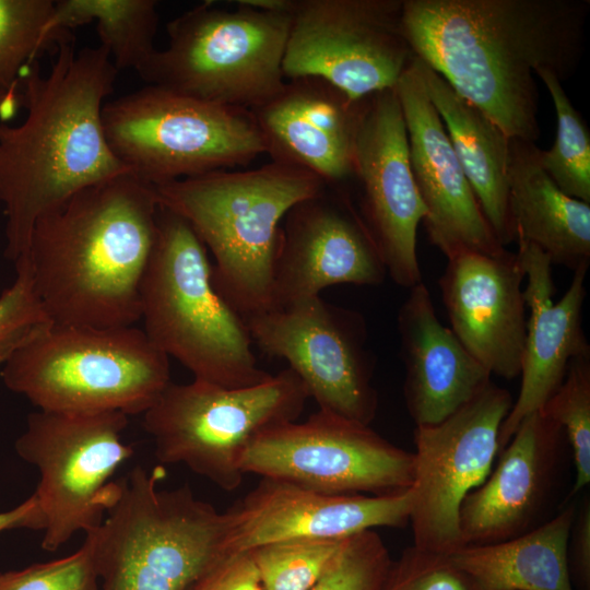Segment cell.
I'll use <instances>...</instances> for the list:
<instances>
[{
    "label": "cell",
    "instance_id": "6da1fadb",
    "mask_svg": "<svg viewBox=\"0 0 590 590\" xmlns=\"http://www.w3.org/2000/svg\"><path fill=\"white\" fill-rule=\"evenodd\" d=\"M590 0H404L413 55L509 138L535 142L538 70L569 79L583 57Z\"/></svg>",
    "mask_w": 590,
    "mask_h": 590
},
{
    "label": "cell",
    "instance_id": "7a4b0ae2",
    "mask_svg": "<svg viewBox=\"0 0 590 590\" xmlns=\"http://www.w3.org/2000/svg\"><path fill=\"white\" fill-rule=\"evenodd\" d=\"M103 46L76 50L72 36L55 48L47 73L38 62L20 82L25 118L0 122V203L4 256L27 251L36 221L78 191L129 173L111 152L102 109L118 75Z\"/></svg>",
    "mask_w": 590,
    "mask_h": 590
},
{
    "label": "cell",
    "instance_id": "3957f363",
    "mask_svg": "<svg viewBox=\"0 0 590 590\" xmlns=\"http://www.w3.org/2000/svg\"><path fill=\"white\" fill-rule=\"evenodd\" d=\"M158 208L154 187L127 173L78 191L36 221L22 258L52 322L140 321Z\"/></svg>",
    "mask_w": 590,
    "mask_h": 590
},
{
    "label": "cell",
    "instance_id": "277c9868",
    "mask_svg": "<svg viewBox=\"0 0 590 590\" xmlns=\"http://www.w3.org/2000/svg\"><path fill=\"white\" fill-rule=\"evenodd\" d=\"M326 186L306 169L272 161L251 170H215L154 189L160 204L182 216L211 252L216 292L246 320L272 309L284 215Z\"/></svg>",
    "mask_w": 590,
    "mask_h": 590
},
{
    "label": "cell",
    "instance_id": "5b68a950",
    "mask_svg": "<svg viewBox=\"0 0 590 590\" xmlns=\"http://www.w3.org/2000/svg\"><path fill=\"white\" fill-rule=\"evenodd\" d=\"M140 320L151 343L196 380L243 388L272 376L258 366L245 320L216 292L205 246L182 216L161 204Z\"/></svg>",
    "mask_w": 590,
    "mask_h": 590
},
{
    "label": "cell",
    "instance_id": "8992f818",
    "mask_svg": "<svg viewBox=\"0 0 590 590\" xmlns=\"http://www.w3.org/2000/svg\"><path fill=\"white\" fill-rule=\"evenodd\" d=\"M0 376L40 411L143 414L170 382L169 358L135 326L50 322L4 361Z\"/></svg>",
    "mask_w": 590,
    "mask_h": 590
},
{
    "label": "cell",
    "instance_id": "52a82bcc",
    "mask_svg": "<svg viewBox=\"0 0 590 590\" xmlns=\"http://www.w3.org/2000/svg\"><path fill=\"white\" fill-rule=\"evenodd\" d=\"M163 467H134L91 532L102 590H186L225 555L227 517L189 487L160 489ZM90 532V531H88Z\"/></svg>",
    "mask_w": 590,
    "mask_h": 590
},
{
    "label": "cell",
    "instance_id": "ba28073f",
    "mask_svg": "<svg viewBox=\"0 0 590 590\" xmlns=\"http://www.w3.org/2000/svg\"><path fill=\"white\" fill-rule=\"evenodd\" d=\"M205 1L166 25L168 44L137 72L156 85L206 103L253 110L283 87L291 13L235 1Z\"/></svg>",
    "mask_w": 590,
    "mask_h": 590
},
{
    "label": "cell",
    "instance_id": "9c48e42d",
    "mask_svg": "<svg viewBox=\"0 0 590 590\" xmlns=\"http://www.w3.org/2000/svg\"><path fill=\"white\" fill-rule=\"evenodd\" d=\"M102 120L114 155L152 187L244 166L267 153L251 110L156 85L105 102Z\"/></svg>",
    "mask_w": 590,
    "mask_h": 590
},
{
    "label": "cell",
    "instance_id": "30bf717a",
    "mask_svg": "<svg viewBox=\"0 0 590 590\" xmlns=\"http://www.w3.org/2000/svg\"><path fill=\"white\" fill-rule=\"evenodd\" d=\"M309 399L299 377L286 368L249 387L226 388L196 380L164 389L143 413L163 464H184L221 489L243 482L241 457L263 430L298 418Z\"/></svg>",
    "mask_w": 590,
    "mask_h": 590
},
{
    "label": "cell",
    "instance_id": "8fae6325",
    "mask_svg": "<svg viewBox=\"0 0 590 590\" xmlns=\"http://www.w3.org/2000/svg\"><path fill=\"white\" fill-rule=\"evenodd\" d=\"M128 415L117 411H36L15 440L16 453L39 472L33 493L43 523L42 547L54 552L104 520L116 497L115 471L133 455L122 441Z\"/></svg>",
    "mask_w": 590,
    "mask_h": 590
},
{
    "label": "cell",
    "instance_id": "7c38bea8",
    "mask_svg": "<svg viewBox=\"0 0 590 590\" xmlns=\"http://www.w3.org/2000/svg\"><path fill=\"white\" fill-rule=\"evenodd\" d=\"M240 469L326 494L389 495L411 488L414 457L369 425L319 410L260 433Z\"/></svg>",
    "mask_w": 590,
    "mask_h": 590
},
{
    "label": "cell",
    "instance_id": "4fadbf2b",
    "mask_svg": "<svg viewBox=\"0 0 590 590\" xmlns=\"http://www.w3.org/2000/svg\"><path fill=\"white\" fill-rule=\"evenodd\" d=\"M404 0H295L284 78L318 76L354 101L394 88L414 55Z\"/></svg>",
    "mask_w": 590,
    "mask_h": 590
},
{
    "label": "cell",
    "instance_id": "5bb4252c",
    "mask_svg": "<svg viewBox=\"0 0 590 590\" xmlns=\"http://www.w3.org/2000/svg\"><path fill=\"white\" fill-rule=\"evenodd\" d=\"M512 403L509 391L491 381L444 421L415 426L409 518L413 546L447 555L463 547L461 505L491 473Z\"/></svg>",
    "mask_w": 590,
    "mask_h": 590
},
{
    "label": "cell",
    "instance_id": "9a60e30c",
    "mask_svg": "<svg viewBox=\"0 0 590 590\" xmlns=\"http://www.w3.org/2000/svg\"><path fill=\"white\" fill-rule=\"evenodd\" d=\"M252 344L287 361L319 410L370 425L378 409L365 319L320 296L245 320Z\"/></svg>",
    "mask_w": 590,
    "mask_h": 590
},
{
    "label": "cell",
    "instance_id": "2e32d148",
    "mask_svg": "<svg viewBox=\"0 0 590 590\" xmlns=\"http://www.w3.org/2000/svg\"><path fill=\"white\" fill-rule=\"evenodd\" d=\"M358 214L399 286L422 282L417 228L426 211L410 164L405 122L396 88L365 98L356 132L353 176Z\"/></svg>",
    "mask_w": 590,
    "mask_h": 590
},
{
    "label": "cell",
    "instance_id": "e0dca14e",
    "mask_svg": "<svg viewBox=\"0 0 590 590\" xmlns=\"http://www.w3.org/2000/svg\"><path fill=\"white\" fill-rule=\"evenodd\" d=\"M387 270L350 194L326 186L294 204L281 223L272 309L320 296L337 284L379 285Z\"/></svg>",
    "mask_w": 590,
    "mask_h": 590
},
{
    "label": "cell",
    "instance_id": "ac0fdd59",
    "mask_svg": "<svg viewBox=\"0 0 590 590\" xmlns=\"http://www.w3.org/2000/svg\"><path fill=\"white\" fill-rule=\"evenodd\" d=\"M496 468L464 498L459 514L463 547L527 533L552 515L570 448L564 430L538 411L499 452Z\"/></svg>",
    "mask_w": 590,
    "mask_h": 590
},
{
    "label": "cell",
    "instance_id": "d6986e66",
    "mask_svg": "<svg viewBox=\"0 0 590 590\" xmlns=\"http://www.w3.org/2000/svg\"><path fill=\"white\" fill-rule=\"evenodd\" d=\"M411 489L389 495L326 494L287 482L261 481L225 511V554L284 540H339L409 523Z\"/></svg>",
    "mask_w": 590,
    "mask_h": 590
},
{
    "label": "cell",
    "instance_id": "ffe728a7",
    "mask_svg": "<svg viewBox=\"0 0 590 590\" xmlns=\"http://www.w3.org/2000/svg\"><path fill=\"white\" fill-rule=\"evenodd\" d=\"M396 92L405 122L413 177L425 206L429 241L446 257L462 252L500 255L506 248L492 231L428 98L415 59Z\"/></svg>",
    "mask_w": 590,
    "mask_h": 590
},
{
    "label": "cell",
    "instance_id": "44dd1931",
    "mask_svg": "<svg viewBox=\"0 0 590 590\" xmlns=\"http://www.w3.org/2000/svg\"><path fill=\"white\" fill-rule=\"evenodd\" d=\"M517 253L462 252L448 258L439 279L451 331L491 375H520L527 332Z\"/></svg>",
    "mask_w": 590,
    "mask_h": 590
},
{
    "label": "cell",
    "instance_id": "7402d4cb",
    "mask_svg": "<svg viewBox=\"0 0 590 590\" xmlns=\"http://www.w3.org/2000/svg\"><path fill=\"white\" fill-rule=\"evenodd\" d=\"M517 256L528 278L523 291L530 315L527 320L519 394L499 430V452L519 424L540 411L562 384L569 364L576 357L590 354L582 329V306L587 296L586 279L589 264L574 270L568 290L553 302L552 262L536 246L517 241Z\"/></svg>",
    "mask_w": 590,
    "mask_h": 590
},
{
    "label": "cell",
    "instance_id": "603a6c76",
    "mask_svg": "<svg viewBox=\"0 0 590 590\" xmlns=\"http://www.w3.org/2000/svg\"><path fill=\"white\" fill-rule=\"evenodd\" d=\"M365 98L354 101L321 78L299 76L251 111L272 161L306 169L328 186H342L353 176Z\"/></svg>",
    "mask_w": 590,
    "mask_h": 590
},
{
    "label": "cell",
    "instance_id": "cb8c5ba5",
    "mask_svg": "<svg viewBox=\"0 0 590 590\" xmlns=\"http://www.w3.org/2000/svg\"><path fill=\"white\" fill-rule=\"evenodd\" d=\"M398 331L403 396L415 426L444 421L491 382L489 371L439 321L423 282L410 288L398 314Z\"/></svg>",
    "mask_w": 590,
    "mask_h": 590
},
{
    "label": "cell",
    "instance_id": "d4e9b609",
    "mask_svg": "<svg viewBox=\"0 0 590 590\" xmlns=\"http://www.w3.org/2000/svg\"><path fill=\"white\" fill-rule=\"evenodd\" d=\"M414 59L477 202L497 240L506 248L516 241L509 208L511 138L437 72L415 56Z\"/></svg>",
    "mask_w": 590,
    "mask_h": 590
},
{
    "label": "cell",
    "instance_id": "484cf974",
    "mask_svg": "<svg viewBox=\"0 0 590 590\" xmlns=\"http://www.w3.org/2000/svg\"><path fill=\"white\" fill-rule=\"evenodd\" d=\"M534 142L511 139L509 208L516 243L536 246L573 271L590 262V203L564 193L545 173Z\"/></svg>",
    "mask_w": 590,
    "mask_h": 590
},
{
    "label": "cell",
    "instance_id": "4316f807",
    "mask_svg": "<svg viewBox=\"0 0 590 590\" xmlns=\"http://www.w3.org/2000/svg\"><path fill=\"white\" fill-rule=\"evenodd\" d=\"M577 502L567 500L547 521L514 539L468 545L450 554L483 590H574L568 540Z\"/></svg>",
    "mask_w": 590,
    "mask_h": 590
},
{
    "label": "cell",
    "instance_id": "83f0119b",
    "mask_svg": "<svg viewBox=\"0 0 590 590\" xmlns=\"http://www.w3.org/2000/svg\"><path fill=\"white\" fill-rule=\"evenodd\" d=\"M90 23H95L99 45L108 50L118 70L138 72L156 51L155 0H54L47 32L62 36Z\"/></svg>",
    "mask_w": 590,
    "mask_h": 590
},
{
    "label": "cell",
    "instance_id": "f1b7e54d",
    "mask_svg": "<svg viewBox=\"0 0 590 590\" xmlns=\"http://www.w3.org/2000/svg\"><path fill=\"white\" fill-rule=\"evenodd\" d=\"M535 75L548 91L557 123L553 146L539 151L540 164L564 193L590 203L589 128L554 73L538 70Z\"/></svg>",
    "mask_w": 590,
    "mask_h": 590
},
{
    "label": "cell",
    "instance_id": "f546056e",
    "mask_svg": "<svg viewBox=\"0 0 590 590\" xmlns=\"http://www.w3.org/2000/svg\"><path fill=\"white\" fill-rule=\"evenodd\" d=\"M52 10L54 0H0V92L19 87L45 49L71 36L48 34Z\"/></svg>",
    "mask_w": 590,
    "mask_h": 590
},
{
    "label": "cell",
    "instance_id": "4dcf8cb0",
    "mask_svg": "<svg viewBox=\"0 0 590 590\" xmlns=\"http://www.w3.org/2000/svg\"><path fill=\"white\" fill-rule=\"evenodd\" d=\"M565 433L575 467L567 499L590 483V354L576 357L555 392L540 410Z\"/></svg>",
    "mask_w": 590,
    "mask_h": 590
},
{
    "label": "cell",
    "instance_id": "1f68e13d",
    "mask_svg": "<svg viewBox=\"0 0 590 590\" xmlns=\"http://www.w3.org/2000/svg\"><path fill=\"white\" fill-rule=\"evenodd\" d=\"M345 539L284 540L248 552L257 565L266 590H309Z\"/></svg>",
    "mask_w": 590,
    "mask_h": 590
},
{
    "label": "cell",
    "instance_id": "d6a6232c",
    "mask_svg": "<svg viewBox=\"0 0 590 590\" xmlns=\"http://www.w3.org/2000/svg\"><path fill=\"white\" fill-rule=\"evenodd\" d=\"M391 563L381 538L367 530L344 540L309 590H381Z\"/></svg>",
    "mask_w": 590,
    "mask_h": 590
},
{
    "label": "cell",
    "instance_id": "836d02e7",
    "mask_svg": "<svg viewBox=\"0 0 590 590\" xmlns=\"http://www.w3.org/2000/svg\"><path fill=\"white\" fill-rule=\"evenodd\" d=\"M98 579L95 541L90 531L81 547L69 556L0 571V590H97Z\"/></svg>",
    "mask_w": 590,
    "mask_h": 590
},
{
    "label": "cell",
    "instance_id": "e575fe53",
    "mask_svg": "<svg viewBox=\"0 0 590 590\" xmlns=\"http://www.w3.org/2000/svg\"><path fill=\"white\" fill-rule=\"evenodd\" d=\"M16 276L0 294V363L26 339L50 323L25 259L14 263Z\"/></svg>",
    "mask_w": 590,
    "mask_h": 590
},
{
    "label": "cell",
    "instance_id": "d590c367",
    "mask_svg": "<svg viewBox=\"0 0 590 590\" xmlns=\"http://www.w3.org/2000/svg\"><path fill=\"white\" fill-rule=\"evenodd\" d=\"M381 590H483L447 554L411 546L392 562Z\"/></svg>",
    "mask_w": 590,
    "mask_h": 590
},
{
    "label": "cell",
    "instance_id": "8d00e7d4",
    "mask_svg": "<svg viewBox=\"0 0 590 590\" xmlns=\"http://www.w3.org/2000/svg\"><path fill=\"white\" fill-rule=\"evenodd\" d=\"M186 590H266L250 552L225 554Z\"/></svg>",
    "mask_w": 590,
    "mask_h": 590
},
{
    "label": "cell",
    "instance_id": "74e56055",
    "mask_svg": "<svg viewBox=\"0 0 590 590\" xmlns=\"http://www.w3.org/2000/svg\"><path fill=\"white\" fill-rule=\"evenodd\" d=\"M568 565L581 590H590V498L577 503L568 540Z\"/></svg>",
    "mask_w": 590,
    "mask_h": 590
},
{
    "label": "cell",
    "instance_id": "f35d334b",
    "mask_svg": "<svg viewBox=\"0 0 590 590\" xmlns=\"http://www.w3.org/2000/svg\"><path fill=\"white\" fill-rule=\"evenodd\" d=\"M17 528L43 530L38 504L34 494L15 508L0 512V532Z\"/></svg>",
    "mask_w": 590,
    "mask_h": 590
},
{
    "label": "cell",
    "instance_id": "ab89813d",
    "mask_svg": "<svg viewBox=\"0 0 590 590\" xmlns=\"http://www.w3.org/2000/svg\"><path fill=\"white\" fill-rule=\"evenodd\" d=\"M19 91L20 86L0 92V122H7L16 115L21 107Z\"/></svg>",
    "mask_w": 590,
    "mask_h": 590
},
{
    "label": "cell",
    "instance_id": "60d3db41",
    "mask_svg": "<svg viewBox=\"0 0 590 590\" xmlns=\"http://www.w3.org/2000/svg\"><path fill=\"white\" fill-rule=\"evenodd\" d=\"M2 364L0 363V368H1Z\"/></svg>",
    "mask_w": 590,
    "mask_h": 590
}]
</instances>
